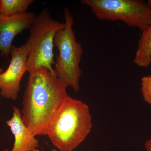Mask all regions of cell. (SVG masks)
Wrapping results in <instances>:
<instances>
[{"mask_svg": "<svg viewBox=\"0 0 151 151\" xmlns=\"http://www.w3.org/2000/svg\"><path fill=\"white\" fill-rule=\"evenodd\" d=\"M145 147L147 151H151V137L145 143Z\"/></svg>", "mask_w": 151, "mask_h": 151, "instance_id": "cell-12", "label": "cell"}, {"mask_svg": "<svg viewBox=\"0 0 151 151\" xmlns=\"http://www.w3.org/2000/svg\"><path fill=\"white\" fill-rule=\"evenodd\" d=\"M141 86L143 100L151 105V75L145 76L142 78Z\"/></svg>", "mask_w": 151, "mask_h": 151, "instance_id": "cell-11", "label": "cell"}, {"mask_svg": "<svg viewBox=\"0 0 151 151\" xmlns=\"http://www.w3.org/2000/svg\"><path fill=\"white\" fill-rule=\"evenodd\" d=\"M34 0H0V16L12 17L27 12Z\"/></svg>", "mask_w": 151, "mask_h": 151, "instance_id": "cell-10", "label": "cell"}, {"mask_svg": "<svg viewBox=\"0 0 151 151\" xmlns=\"http://www.w3.org/2000/svg\"><path fill=\"white\" fill-rule=\"evenodd\" d=\"M36 16L33 12L12 17L0 16V54L7 57L10 54L14 39L25 29H29ZM0 68V73H2Z\"/></svg>", "mask_w": 151, "mask_h": 151, "instance_id": "cell-7", "label": "cell"}, {"mask_svg": "<svg viewBox=\"0 0 151 151\" xmlns=\"http://www.w3.org/2000/svg\"><path fill=\"white\" fill-rule=\"evenodd\" d=\"M12 116L6 123L14 138L13 147L10 151H34L39 147V142L24 124L21 111L13 107ZM2 151H9L7 149Z\"/></svg>", "mask_w": 151, "mask_h": 151, "instance_id": "cell-8", "label": "cell"}, {"mask_svg": "<svg viewBox=\"0 0 151 151\" xmlns=\"http://www.w3.org/2000/svg\"><path fill=\"white\" fill-rule=\"evenodd\" d=\"M92 118L88 105L68 96L53 117L46 135L60 151H73L91 132Z\"/></svg>", "mask_w": 151, "mask_h": 151, "instance_id": "cell-2", "label": "cell"}, {"mask_svg": "<svg viewBox=\"0 0 151 151\" xmlns=\"http://www.w3.org/2000/svg\"><path fill=\"white\" fill-rule=\"evenodd\" d=\"M34 151H41L39 150L38 149H36V150H35ZM51 151H58L57 150H55V149H53Z\"/></svg>", "mask_w": 151, "mask_h": 151, "instance_id": "cell-14", "label": "cell"}, {"mask_svg": "<svg viewBox=\"0 0 151 151\" xmlns=\"http://www.w3.org/2000/svg\"><path fill=\"white\" fill-rule=\"evenodd\" d=\"M134 62L142 68L149 67L151 64V24L142 32Z\"/></svg>", "mask_w": 151, "mask_h": 151, "instance_id": "cell-9", "label": "cell"}, {"mask_svg": "<svg viewBox=\"0 0 151 151\" xmlns=\"http://www.w3.org/2000/svg\"><path fill=\"white\" fill-rule=\"evenodd\" d=\"M10 54L9 65L5 71L0 73V94L4 98L15 101L20 91L22 78L27 71V47L25 44L19 47L13 45Z\"/></svg>", "mask_w": 151, "mask_h": 151, "instance_id": "cell-6", "label": "cell"}, {"mask_svg": "<svg viewBox=\"0 0 151 151\" xmlns=\"http://www.w3.org/2000/svg\"><path fill=\"white\" fill-rule=\"evenodd\" d=\"M64 15L65 27L58 31L54 38V45L58 50V55L56 56L54 72L66 87L78 92L82 73L79 64L83 50L76 39L73 29L74 19L68 9H64Z\"/></svg>", "mask_w": 151, "mask_h": 151, "instance_id": "cell-4", "label": "cell"}, {"mask_svg": "<svg viewBox=\"0 0 151 151\" xmlns=\"http://www.w3.org/2000/svg\"><path fill=\"white\" fill-rule=\"evenodd\" d=\"M97 18L101 20L121 21L141 31L151 24V10L140 0H81Z\"/></svg>", "mask_w": 151, "mask_h": 151, "instance_id": "cell-5", "label": "cell"}, {"mask_svg": "<svg viewBox=\"0 0 151 151\" xmlns=\"http://www.w3.org/2000/svg\"><path fill=\"white\" fill-rule=\"evenodd\" d=\"M65 25V22L52 18L47 8L36 15L29 28V36L25 44L28 50L26 67L29 73L41 67L46 68L54 73L52 65L55 64V36Z\"/></svg>", "mask_w": 151, "mask_h": 151, "instance_id": "cell-3", "label": "cell"}, {"mask_svg": "<svg viewBox=\"0 0 151 151\" xmlns=\"http://www.w3.org/2000/svg\"><path fill=\"white\" fill-rule=\"evenodd\" d=\"M147 4L149 9L151 10V0H149L147 3Z\"/></svg>", "mask_w": 151, "mask_h": 151, "instance_id": "cell-13", "label": "cell"}, {"mask_svg": "<svg viewBox=\"0 0 151 151\" xmlns=\"http://www.w3.org/2000/svg\"><path fill=\"white\" fill-rule=\"evenodd\" d=\"M67 88L46 68L29 73L23 96L22 118L35 137L46 135L52 120L69 96Z\"/></svg>", "mask_w": 151, "mask_h": 151, "instance_id": "cell-1", "label": "cell"}]
</instances>
